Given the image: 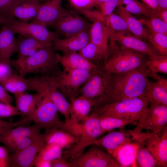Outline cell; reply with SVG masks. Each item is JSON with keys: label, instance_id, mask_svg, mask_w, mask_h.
<instances>
[{"label": "cell", "instance_id": "6da1fadb", "mask_svg": "<svg viewBox=\"0 0 167 167\" xmlns=\"http://www.w3.org/2000/svg\"><path fill=\"white\" fill-rule=\"evenodd\" d=\"M147 67L127 73H111L105 91L94 101L93 109L125 99L146 96L151 81Z\"/></svg>", "mask_w": 167, "mask_h": 167}, {"label": "cell", "instance_id": "7a4b0ae2", "mask_svg": "<svg viewBox=\"0 0 167 167\" xmlns=\"http://www.w3.org/2000/svg\"><path fill=\"white\" fill-rule=\"evenodd\" d=\"M57 53L53 43L41 49L34 55L21 59L11 60L10 65L24 77L30 74L38 75H52L59 70Z\"/></svg>", "mask_w": 167, "mask_h": 167}, {"label": "cell", "instance_id": "3957f363", "mask_svg": "<svg viewBox=\"0 0 167 167\" xmlns=\"http://www.w3.org/2000/svg\"><path fill=\"white\" fill-rule=\"evenodd\" d=\"M149 56L131 49L118 46L110 40L107 60L103 68L111 73L129 72L147 67Z\"/></svg>", "mask_w": 167, "mask_h": 167}, {"label": "cell", "instance_id": "277c9868", "mask_svg": "<svg viewBox=\"0 0 167 167\" xmlns=\"http://www.w3.org/2000/svg\"><path fill=\"white\" fill-rule=\"evenodd\" d=\"M150 100L146 96L128 99L92 109L98 116H107L127 119L137 122L148 107Z\"/></svg>", "mask_w": 167, "mask_h": 167}, {"label": "cell", "instance_id": "5b68a950", "mask_svg": "<svg viewBox=\"0 0 167 167\" xmlns=\"http://www.w3.org/2000/svg\"><path fill=\"white\" fill-rule=\"evenodd\" d=\"M81 131L76 143L70 148L63 151L66 158H73L81 156L88 147L94 145L95 141L103 134L99 117L91 111L82 122Z\"/></svg>", "mask_w": 167, "mask_h": 167}, {"label": "cell", "instance_id": "8992f818", "mask_svg": "<svg viewBox=\"0 0 167 167\" xmlns=\"http://www.w3.org/2000/svg\"><path fill=\"white\" fill-rule=\"evenodd\" d=\"M41 92L43 93V95L38 106L32 113L27 116L31 122H34L41 129H44L45 133L54 128L66 130L65 122L60 118L58 112L48 92L43 89L39 93Z\"/></svg>", "mask_w": 167, "mask_h": 167}, {"label": "cell", "instance_id": "52a82bcc", "mask_svg": "<svg viewBox=\"0 0 167 167\" xmlns=\"http://www.w3.org/2000/svg\"><path fill=\"white\" fill-rule=\"evenodd\" d=\"M92 71L72 70L61 71L59 70L54 74L55 84L71 102L79 95L80 88L90 78Z\"/></svg>", "mask_w": 167, "mask_h": 167}, {"label": "cell", "instance_id": "ba28073f", "mask_svg": "<svg viewBox=\"0 0 167 167\" xmlns=\"http://www.w3.org/2000/svg\"><path fill=\"white\" fill-rule=\"evenodd\" d=\"M130 133L134 141L139 142L149 151L155 158L158 167H167V128L160 135L152 132Z\"/></svg>", "mask_w": 167, "mask_h": 167}, {"label": "cell", "instance_id": "9c48e42d", "mask_svg": "<svg viewBox=\"0 0 167 167\" xmlns=\"http://www.w3.org/2000/svg\"><path fill=\"white\" fill-rule=\"evenodd\" d=\"M167 106L150 102L148 107L137 121V126L131 131L139 132L143 129L160 135L167 127Z\"/></svg>", "mask_w": 167, "mask_h": 167}, {"label": "cell", "instance_id": "30bf717a", "mask_svg": "<svg viewBox=\"0 0 167 167\" xmlns=\"http://www.w3.org/2000/svg\"><path fill=\"white\" fill-rule=\"evenodd\" d=\"M66 159L73 167H119L111 154L94 145L79 156Z\"/></svg>", "mask_w": 167, "mask_h": 167}, {"label": "cell", "instance_id": "8fae6325", "mask_svg": "<svg viewBox=\"0 0 167 167\" xmlns=\"http://www.w3.org/2000/svg\"><path fill=\"white\" fill-rule=\"evenodd\" d=\"M7 19V22L5 24L14 33L32 37L48 44L53 43L58 38L56 32L51 31L42 25L19 21L14 18Z\"/></svg>", "mask_w": 167, "mask_h": 167}, {"label": "cell", "instance_id": "7c38bea8", "mask_svg": "<svg viewBox=\"0 0 167 167\" xmlns=\"http://www.w3.org/2000/svg\"><path fill=\"white\" fill-rule=\"evenodd\" d=\"M111 73L98 66L92 71L88 80L81 87L79 94L95 101L104 94Z\"/></svg>", "mask_w": 167, "mask_h": 167}, {"label": "cell", "instance_id": "4fadbf2b", "mask_svg": "<svg viewBox=\"0 0 167 167\" xmlns=\"http://www.w3.org/2000/svg\"><path fill=\"white\" fill-rule=\"evenodd\" d=\"M45 134H40L27 147L9 155V167H31L34 166L36 156L45 143Z\"/></svg>", "mask_w": 167, "mask_h": 167}, {"label": "cell", "instance_id": "5bb4252c", "mask_svg": "<svg viewBox=\"0 0 167 167\" xmlns=\"http://www.w3.org/2000/svg\"><path fill=\"white\" fill-rule=\"evenodd\" d=\"M62 1L48 0L40 3L37 13L31 22L46 27L48 26H53L70 12L62 7Z\"/></svg>", "mask_w": 167, "mask_h": 167}, {"label": "cell", "instance_id": "9a60e30c", "mask_svg": "<svg viewBox=\"0 0 167 167\" xmlns=\"http://www.w3.org/2000/svg\"><path fill=\"white\" fill-rule=\"evenodd\" d=\"M71 108L68 123L65 125V130L71 133L79 130L82 122L91 112L94 106V101L79 95L71 102Z\"/></svg>", "mask_w": 167, "mask_h": 167}, {"label": "cell", "instance_id": "2e32d148", "mask_svg": "<svg viewBox=\"0 0 167 167\" xmlns=\"http://www.w3.org/2000/svg\"><path fill=\"white\" fill-rule=\"evenodd\" d=\"M91 24L82 17L70 11L53 26L58 35L67 37L88 30Z\"/></svg>", "mask_w": 167, "mask_h": 167}, {"label": "cell", "instance_id": "e0dca14e", "mask_svg": "<svg viewBox=\"0 0 167 167\" xmlns=\"http://www.w3.org/2000/svg\"><path fill=\"white\" fill-rule=\"evenodd\" d=\"M110 40L118 42L120 46L137 51L148 56L158 54L150 44L143 41L131 33L118 32H109Z\"/></svg>", "mask_w": 167, "mask_h": 167}, {"label": "cell", "instance_id": "ac0fdd59", "mask_svg": "<svg viewBox=\"0 0 167 167\" xmlns=\"http://www.w3.org/2000/svg\"><path fill=\"white\" fill-rule=\"evenodd\" d=\"M90 41L89 30H86L63 39H56L53 42V48L63 54L78 52Z\"/></svg>", "mask_w": 167, "mask_h": 167}, {"label": "cell", "instance_id": "d6986e66", "mask_svg": "<svg viewBox=\"0 0 167 167\" xmlns=\"http://www.w3.org/2000/svg\"><path fill=\"white\" fill-rule=\"evenodd\" d=\"M141 143L133 141L121 145L111 153L119 167H136V157Z\"/></svg>", "mask_w": 167, "mask_h": 167}, {"label": "cell", "instance_id": "ffe728a7", "mask_svg": "<svg viewBox=\"0 0 167 167\" xmlns=\"http://www.w3.org/2000/svg\"><path fill=\"white\" fill-rule=\"evenodd\" d=\"M40 3L37 0H17L11 10L10 18L18 19L28 22L36 16Z\"/></svg>", "mask_w": 167, "mask_h": 167}, {"label": "cell", "instance_id": "44dd1931", "mask_svg": "<svg viewBox=\"0 0 167 167\" xmlns=\"http://www.w3.org/2000/svg\"><path fill=\"white\" fill-rule=\"evenodd\" d=\"M59 63H60L63 70H72L92 71L98 65L88 61L77 52L63 54L62 55L57 54Z\"/></svg>", "mask_w": 167, "mask_h": 167}, {"label": "cell", "instance_id": "7402d4cb", "mask_svg": "<svg viewBox=\"0 0 167 167\" xmlns=\"http://www.w3.org/2000/svg\"><path fill=\"white\" fill-rule=\"evenodd\" d=\"M90 41L103 51L108 56V41L109 33L105 19H96L91 24L89 30Z\"/></svg>", "mask_w": 167, "mask_h": 167}, {"label": "cell", "instance_id": "603a6c76", "mask_svg": "<svg viewBox=\"0 0 167 167\" xmlns=\"http://www.w3.org/2000/svg\"><path fill=\"white\" fill-rule=\"evenodd\" d=\"M128 131H111L99 137L94 145L97 146L111 154L112 152L122 144L133 141Z\"/></svg>", "mask_w": 167, "mask_h": 167}, {"label": "cell", "instance_id": "cb8c5ba5", "mask_svg": "<svg viewBox=\"0 0 167 167\" xmlns=\"http://www.w3.org/2000/svg\"><path fill=\"white\" fill-rule=\"evenodd\" d=\"M150 77L156 80L150 82L147 94L150 102L167 106V79L156 73L150 72Z\"/></svg>", "mask_w": 167, "mask_h": 167}, {"label": "cell", "instance_id": "d4e9b609", "mask_svg": "<svg viewBox=\"0 0 167 167\" xmlns=\"http://www.w3.org/2000/svg\"><path fill=\"white\" fill-rule=\"evenodd\" d=\"M20 126L12 128H3L0 135V142L3 144L21 137L34 138L40 133L41 128L35 123L32 126Z\"/></svg>", "mask_w": 167, "mask_h": 167}, {"label": "cell", "instance_id": "484cf974", "mask_svg": "<svg viewBox=\"0 0 167 167\" xmlns=\"http://www.w3.org/2000/svg\"><path fill=\"white\" fill-rule=\"evenodd\" d=\"M16 45L14 33L6 24H3L0 29V56L2 62L10 65V58L16 53Z\"/></svg>", "mask_w": 167, "mask_h": 167}, {"label": "cell", "instance_id": "4316f807", "mask_svg": "<svg viewBox=\"0 0 167 167\" xmlns=\"http://www.w3.org/2000/svg\"><path fill=\"white\" fill-rule=\"evenodd\" d=\"M16 53L17 59H21L31 56L43 47L50 44H46L34 38L19 34L16 39Z\"/></svg>", "mask_w": 167, "mask_h": 167}, {"label": "cell", "instance_id": "83f0119b", "mask_svg": "<svg viewBox=\"0 0 167 167\" xmlns=\"http://www.w3.org/2000/svg\"><path fill=\"white\" fill-rule=\"evenodd\" d=\"M45 143H55L67 150L77 142L78 137L63 129L54 128L45 133Z\"/></svg>", "mask_w": 167, "mask_h": 167}, {"label": "cell", "instance_id": "f1b7e54d", "mask_svg": "<svg viewBox=\"0 0 167 167\" xmlns=\"http://www.w3.org/2000/svg\"><path fill=\"white\" fill-rule=\"evenodd\" d=\"M16 107L20 113L24 116H28L35 111L36 105L42 99L43 93L36 92L30 94L21 92L14 95Z\"/></svg>", "mask_w": 167, "mask_h": 167}, {"label": "cell", "instance_id": "f546056e", "mask_svg": "<svg viewBox=\"0 0 167 167\" xmlns=\"http://www.w3.org/2000/svg\"><path fill=\"white\" fill-rule=\"evenodd\" d=\"M116 13L122 17L126 22L131 32L134 36L140 39H147L148 35V29L144 27L139 19L126 10L122 5L117 6Z\"/></svg>", "mask_w": 167, "mask_h": 167}, {"label": "cell", "instance_id": "4dcf8cb0", "mask_svg": "<svg viewBox=\"0 0 167 167\" xmlns=\"http://www.w3.org/2000/svg\"><path fill=\"white\" fill-rule=\"evenodd\" d=\"M126 5L124 8L131 13L144 15L149 18L158 17L160 11L152 9L143 3L137 0H120L119 5Z\"/></svg>", "mask_w": 167, "mask_h": 167}, {"label": "cell", "instance_id": "1f68e13d", "mask_svg": "<svg viewBox=\"0 0 167 167\" xmlns=\"http://www.w3.org/2000/svg\"><path fill=\"white\" fill-rule=\"evenodd\" d=\"M0 83L7 91L14 95L28 91V84L27 78L14 73H13Z\"/></svg>", "mask_w": 167, "mask_h": 167}, {"label": "cell", "instance_id": "d6a6232c", "mask_svg": "<svg viewBox=\"0 0 167 167\" xmlns=\"http://www.w3.org/2000/svg\"><path fill=\"white\" fill-rule=\"evenodd\" d=\"M78 53L90 62L97 65L100 61L106 62L108 55L90 41Z\"/></svg>", "mask_w": 167, "mask_h": 167}, {"label": "cell", "instance_id": "836d02e7", "mask_svg": "<svg viewBox=\"0 0 167 167\" xmlns=\"http://www.w3.org/2000/svg\"><path fill=\"white\" fill-rule=\"evenodd\" d=\"M147 39L158 55L167 56V35L149 30Z\"/></svg>", "mask_w": 167, "mask_h": 167}, {"label": "cell", "instance_id": "e575fe53", "mask_svg": "<svg viewBox=\"0 0 167 167\" xmlns=\"http://www.w3.org/2000/svg\"><path fill=\"white\" fill-rule=\"evenodd\" d=\"M98 117L103 134L134 122L129 119L107 116Z\"/></svg>", "mask_w": 167, "mask_h": 167}, {"label": "cell", "instance_id": "d590c367", "mask_svg": "<svg viewBox=\"0 0 167 167\" xmlns=\"http://www.w3.org/2000/svg\"><path fill=\"white\" fill-rule=\"evenodd\" d=\"M146 66L150 72L167 74V56L155 54L149 56Z\"/></svg>", "mask_w": 167, "mask_h": 167}, {"label": "cell", "instance_id": "8d00e7d4", "mask_svg": "<svg viewBox=\"0 0 167 167\" xmlns=\"http://www.w3.org/2000/svg\"><path fill=\"white\" fill-rule=\"evenodd\" d=\"M109 32H118L131 33L125 20L121 16L113 13L105 18Z\"/></svg>", "mask_w": 167, "mask_h": 167}, {"label": "cell", "instance_id": "74e56055", "mask_svg": "<svg viewBox=\"0 0 167 167\" xmlns=\"http://www.w3.org/2000/svg\"><path fill=\"white\" fill-rule=\"evenodd\" d=\"M63 149L55 143H45L37 155L51 162L62 156Z\"/></svg>", "mask_w": 167, "mask_h": 167}, {"label": "cell", "instance_id": "f35d334b", "mask_svg": "<svg viewBox=\"0 0 167 167\" xmlns=\"http://www.w3.org/2000/svg\"><path fill=\"white\" fill-rule=\"evenodd\" d=\"M136 167H157L158 165L155 158L141 144L136 157Z\"/></svg>", "mask_w": 167, "mask_h": 167}, {"label": "cell", "instance_id": "ab89813d", "mask_svg": "<svg viewBox=\"0 0 167 167\" xmlns=\"http://www.w3.org/2000/svg\"><path fill=\"white\" fill-rule=\"evenodd\" d=\"M71 6L75 10L86 17L94 9L100 7V4L95 0H68Z\"/></svg>", "mask_w": 167, "mask_h": 167}, {"label": "cell", "instance_id": "60d3db41", "mask_svg": "<svg viewBox=\"0 0 167 167\" xmlns=\"http://www.w3.org/2000/svg\"><path fill=\"white\" fill-rule=\"evenodd\" d=\"M139 20L143 25L146 26L150 30L167 35V23L158 17L148 19H140Z\"/></svg>", "mask_w": 167, "mask_h": 167}, {"label": "cell", "instance_id": "b9f144b4", "mask_svg": "<svg viewBox=\"0 0 167 167\" xmlns=\"http://www.w3.org/2000/svg\"><path fill=\"white\" fill-rule=\"evenodd\" d=\"M34 138L21 137L7 142L5 143L4 145L8 151L12 153H15L19 152L28 146Z\"/></svg>", "mask_w": 167, "mask_h": 167}, {"label": "cell", "instance_id": "7bdbcfd3", "mask_svg": "<svg viewBox=\"0 0 167 167\" xmlns=\"http://www.w3.org/2000/svg\"><path fill=\"white\" fill-rule=\"evenodd\" d=\"M119 0H105L101 5V12L104 18L113 13L119 5Z\"/></svg>", "mask_w": 167, "mask_h": 167}, {"label": "cell", "instance_id": "ee69618b", "mask_svg": "<svg viewBox=\"0 0 167 167\" xmlns=\"http://www.w3.org/2000/svg\"><path fill=\"white\" fill-rule=\"evenodd\" d=\"M20 115L17 107L10 104L0 102V118H4Z\"/></svg>", "mask_w": 167, "mask_h": 167}, {"label": "cell", "instance_id": "f6af8a7d", "mask_svg": "<svg viewBox=\"0 0 167 167\" xmlns=\"http://www.w3.org/2000/svg\"><path fill=\"white\" fill-rule=\"evenodd\" d=\"M17 0H0V15L10 18L11 10Z\"/></svg>", "mask_w": 167, "mask_h": 167}, {"label": "cell", "instance_id": "bcb514c9", "mask_svg": "<svg viewBox=\"0 0 167 167\" xmlns=\"http://www.w3.org/2000/svg\"><path fill=\"white\" fill-rule=\"evenodd\" d=\"M29 122V120L26 117L14 122L4 121L0 118V126L4 128H12L18 126H24Z\"/></svg>", "mask_w": 167, "mask_h": 167}, {"label": "cell", "instance_id": "7dc6e473", "mask_svg": "<svg viewBox=\"0 0 167 167\" xmlns=\"http://www.w3.org/2000/svg\"><path fill=\"white\" fill-rule=\"evenodd\" d=\"M10 65L0 62V82L7 78L13 73Z\"/></svg>", "mask_w": 167, "mask_h": 167}, {"label": "cell", "instance_id": "c3c4849f", "mask_svg": "<svg viewBox=\"0 0 167 167\" xmlns=\"http://www.w3.org/2000/svg\"><path fill=\"white\" fill-rule=\"evenodd\" d=\"M50 163L51 167H73L71 164L63 156Z\"/></svg>", "mask_w": 167, "mask_h": 167}, {"label": "cell", "instance_id": "681fc988", "mask_svg": "<svg viewBox=\"0 0 167 167\" xmlns=\"http://www.w3.org/2000/svg\"><path fill=\"white\" fill-rule=\"evenodd\" d=\"M13 98L8 93V91L0 83V101L4 104H11Z\"/></svg>", "mask_w": 167, "mask_h": 167}, {"label": "cell", "instance_id": "f907efd6", "mask_svg": "<svg viewBox=\"0 0 167 167\" xmlns=\"http://www.w3.org/2000/svg\"><path fill=\"white\" fill-rule=\"evenodd\" d=\"M36 167H51L50 162L47 161L37 155L35 165Z\"/></svg>", "mask_w": 167, "mask_h": 167}, {"label": "cell", "instance_id": "816d5d0a", "mask_svg": "<svg viewBox=\"0 0 167 167\" xmlns=\"http://www.w3.org/2000/svg\"><path fill=\"white\" fill-rule=\"evenodd\" d=\"M143 2L152 9H158L157 0H141Z\"/></svg>", "mask_w": 167, "mask_h": 167}, {"label": "cell", "instance_id": "f5cc1de1", "mask_svg": "<svg viewBox=\"0 0 167 167\" xmlns=\"http://www.w3.org/2000/svg\"><path fill=\"white\" fill-rule=\"evenodd\" d=\"M8 150L7 148L0 146V158L6 160L8 162Z\"/></svg>", "mask_w": 167, "mask_h": 167}, {"label": "cell", "instance_id": "db71d44e", "mask_svg": "<svg viewBox=\"0 0 167 167\" xmlns=\"http://www.w3.org/2000/svg\"><path fill=\"white\" fill-rule=\"evenodd\" d=\"M157 2L158 10L167 9V0H157Z\"/></svg>", "mask_w": 167, "mask_h": 167}, {"label": "cell", "instance_id": "11a10c76", "mask_svg": "<svg viewBox=\"0 0 167 167\" xmlns=\"http://www.w3.org/2000/svg\"><path fill=\"white\" fill-rule=\"evenodd\" d=\"M158 18L167 23V9L161 11L158 13Z\"/></svg>", "mask_w": 167, "mask_h": 167}, {"label": "cell", "instance_id": "9f6ffc18", "mask_svg": "<svg viewBox=\"0 0 167 167\" xmlns=\"http://www.w3.org/2000/svg\"><path fill=\"white\" fill-rule=\"evenodd\" d=\"M9 167L7 161L5 160L0 158V167Z\"/></svg>", "mask_w": 167, "mask_h": 167}, {"label": "cell", "instance_id": "6f0895ef", "mask_svg": "<svg viewBox=\"0 0 167 167\" xmlns=\"http://www.w3.org/2000/svg\"><path fill=\"white\" fill-rule=\"evenodd\" d=\"M8 19L0 15V24H5L7 22Z\"/></svg>", "mask_w": 167, "mask_h": 167}, {"label": "cell", "instance_id": "680465c9", "mask_svg": "<svg viewBox=\"0 0 167 167\" xmlns=\"http://www.w3.org/2000/svg\"><path fill=\"white\" fill-rule=\"evenodd\" d=\"M97 2L100 4V6L101 4L105 0H95Z\"/></svg>", "mask_w": 167, "mask_h": 167}, {"label": "cell", "instance_id": "91938a15", "mask_svg": "<svg viewBox=\"0 0 167 167\" xmlns=\"http://www.w3.org/2000/svg\"><path fill=\"white\" fill-rule=\"evenodd\" d=\"M37 0L40 3H43L47 1L48 0Z\"/></svg>", "mask_w": 167, "mask_h": 167}, {"label": "cell", "instance_id": "94428289", "mask_svg": "<svg viewBox=\"0 0 167 167\" xmlns=\"http://www.w3.org/2000/svg\"><path fill=\"white\" fill-rule=\"evenodd\" d=\"M3 128V127L0 126V134H1V131H2V130Z\"/></svg>", "mask_w": 167, "mask_h": 167}, {"label": "cell", "instance_id": "6125c7cd", "mask_svg": "<svg viewBox=\"0 0 167 167\" xmlns=\"http://www.w3.org/2000/svg\"><path fill=\"white\" fill-rule=\"evenodd\" d=\"M0 62H2V60H1L0 56Z\"/></svg>", "mask_w": 167, "mask_h": 167}]
</instances>
